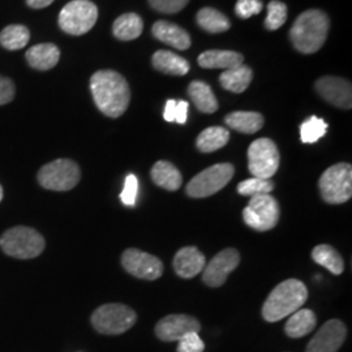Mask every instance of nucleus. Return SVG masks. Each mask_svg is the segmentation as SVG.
<instances>
[{
    "instance_id": "1",
    "label": "nucleus",
    "mask_w": 352,
    "mask_h": 352,
    "mask_svg": "<svg viewBox=\"0 0 352 352\" xmlns=\"http://www.w3.org/2000/svg\"><path fill=\"white\" fill-rule=\"evenodd\" d=\"M90 90L97 107L106 116L119 118L126 113L131 101V90L120 74L110 69L96 72L90 78Z\"/></svg>"
},
{
    "instance_id": "2",
    "label": "nucleus",
    "mask_w": 352,
    "mask_h": 352,
    "mask_svg": "<svg viewBox=\"0 0 352 352\" xmlns=\"http://www.w3.org/2000/svg\"><path fill=\"white\" fill-rule=\"evenodd\" d=\"M329 28L330 20L327 13L321 10H308L295 20L289 38L299 52L315 54L324 46Z\"/></svg>"
},
{
    "instance_id": "3",
    "label": "nucleus",
    "mask_w": 352,
    "mask_h": 352,
    "mask_svg": "<svg viewBox=\"0 0 352 352\" xmlns=\"http://www.w3.org/2000/svg\"><path fill=\"white\" fill-rule=\"evenodd\" d=\"M308 299V289L299 279H287L269 294L263 305V317L267 322H277L299 311Z\"/></svg>"
},
{
    "instance_id": "4",
    "label": "nucleus",
    "mask_w": 352,
    "mask_h": 352,
    "mask_svg": "<svg viewBox=\"0 0 352 352\" xmlns=\"http://www.w3.org/2000/svg\"><path fill=\"white\" fill-rule=\"evenodd\" d=\"M45 239L32 227L17 226L7 230L0 238V248L14 258L29 260L45 251Z\"/></svg>"
},
{
    "instance_id": "5",
    "label": "nucleus",
    "mask_w": 352,
    "mask_h": 352,
    "mask_svg": "<svg viewBox=\"0 0 352 352\" xmlns=\"http://www.w3.org/2000/svg\"><path fill=\"white\" fill-rule=\"evenodd\" d=\"M138 321L136 312L120 302L103 304L91 315V325L104 336H119L126 333Z\"/></svg>"
},
{
    "instance_id": "6",
    "label": "nucleus",
    "mask_w": 352,
    "mask_h": 352,
    "mask_svg": "<svg viewBox=\"0 0 352 352\" xmlns=\"http://www.w3.org/2000/svg\"><path fill=\"white\" fill-rule=\"evenodd\" d=\"M320 193L327 204H344L352 196V167L350 164H333L318 180Z\"/></svg>"
},
{
    "instance_id": "7",
    "label": "nucleus",
    "mask_w": 352,
    "mask_h": 352,
    "mask_svg": "<svg viewBox=\"0 0 352 352\" xmlns=\"http://www.w3.org/2000/svg\"><path fill=\"white\" fill-rule=\"evenodd\" d=\"M98 19V8L90 0H72L59 13V26L67 34L82 36L91 30Z\"/></svg>"
},
{
    "instance_id": "8",
    "label": "nucleus",
    "mask_w": 352,
    "mask_h": 352,
    "mask_svg": "<svg viewBox=\"0 0 352 352\" xmlns=\"http://www.w3.org/2000/svg\"><path fill=\"white\" fill-rule=\"evenodd\" d=\"M38 183L45 189L65 192L75 188L81 179L78 164L71 160H56L38 171Z\"/></svg>"
},
{
    "instance_id": "9",
    "label": "nucleus",
    "mask_w": 352,
    "mask_h": 352,
    "mask_svg": "<svg viewBox=\"0 0 352 352\" xmlns=\"http://www.w3.org/2000/svg\"><path fill=\"white\" fill-rule=\"evenodd\" d=\"M235 168L231 164H218L205 168L190 179L186 192L192 199H205L225 188L232 179Z\"/></svg>"
},
{
    "instance_id": "10",
    "label": "nucleus",
    "mask_w": 352,
    "mask_h": 352,
    "mask_svg": "<svg viewBox=\"0 0 352 352\" xmlns=\"http://www.w3.org/2000/svg\"><path fill=\"white\" fill-rule=\"evenodd\" d=\"M280 162L277 145L270 139L254 140L248 149V168L252 176L272 179L276 175Z\"/></svg>"
},
{
    "instance_id": "11",
    "label": "nucleus",
    "mask_w": 352,
    "mask_h": 352,
    "mask_svg": "<svg viewBox=\"0 0 352 352\" xmlns=\"http://www.w3.org/2000/svg\"><path fill=\"white\" fill-rule=\"evenodd\" d=\"M280 209L277 200L270 195H258L252 197L243 210V219L256 231H269L277 226Z\"/></svg>"
},
{
    "instance_id": "12",
    "label": "nucleus",
    "mask_w": 352,
    "mask_h": 352,
    "mask_svg": "<svg viewBox=\"0 0 352 352\" xmlns=\"http://www.w3.org/2000/svg\"><path fill=\"white\" fill-rule=\"evenodd\" d=\"M122 265L126 273L145 280H155L164 274V264L158 257L136 248L123 252Z\"/></svg>"
},
{
    "instance_id": "13",
    "label": "nucleus",
    "mask_w": 352,
    "mask_h": 352,
    "mask_svg": "<svg viewBox=\"0 0 352 352\" xmlns=\"http://www.w3.org/2000/svg\"><path fill=\"white\" fill-rule=\"evenodd\" d=\"M239 263L240 253L234 248H227L217 253L202 270L204 283L209 287H221Z\"/></svg>"
},
{
    "instance_id": "14",
    "label": "nucleus",
    "mask_w": 352,
    "mask_h": 352,
    "mask_svg": "<svg viewBox=\"0 0 352 352\" xmlns=\"http://www.w3.org/2000/svg\"><path fill=\"white\" fill-rule=\"evenodd\" d=\"M316 91L325 101L344 110L352 107L351 82L336 77V76H324L318 78L315 84Z\"/></svg>"
},
{
    "instance_id": "15",
    "label": "nucleus",
    "mask_w": 352,
    "mask_h": 352,
    "mask_svg": "<svg viewBox=\"0 0 352 352\" xmlns=\"http://www.w3.org/2000/svg\"><path fill=\"white\" fill-rule=\"evenodd\" d=\"M200 321L189 315H168L155 325V336L164 342H174L188 333H200Z\"/></svg>"
},
{
    "instance_id": "16",
    "label": "nucleus",
    "mask_w": 352,
    "mask_h": 352,
    "mask_svg": "<svg viewBox=\"0 0 352 352\" xmlns=\"http://www.w3.org/2000/svg\"><path fill=\"white\" fill-rule=\"evenodd\" d=\"M347 336L346 325L340 320L325 322L309 340L305 352H337Z\"/></svg>"
},
{
    "instance_id": "17",
    "label": "nucleus",
    "mask_w": 352,
    "mask_h": 352,
    "mask_svg": "<svg viewBox=\"0 0 352 352\" xmlns=\"http://www.w3.org/2000/svg\"><path fill=\"white\" fill-rule=\"evenodd\" d=\"M173 265L179 277L190 279L202 273L206 260L196 247H184L176 253Z\"/></svg>"
},
{
    "instance_id": "18",
    "label": "nucleus",
    "mask_w": 352,
    "mask_h": 352,
    "mask_svg": "<svg viewBox=\"0 0 352 352\" xmlns=\"http://www.w3.org/2000/svg\"><path fill=\"white\" fill-rule=\"evenodd\" d=\"M151 33L158 41L177 50H187L190 47L188 33L183 28L173 23L157 21L151 28Z\"/></svg>"
},
{
    "instance_id": "19",
    "label": "nucleus",
    "mask_w": 352,
    "mask_h": 352,
    "mask_svg": "<svg viewBox=\"0 0 352 352\" xmlns=\"http://www.w3.org/2000/svg\"><path fill=\"white\" fill-rule=\"evenodd\" d=\"M26 62L37 71L52 69L60 59V51L54 43H39L26 51Z\"/></svg>"
},
{
    "instance_id": "20",
    "label": "nucleus",
    "mask_w": 352,
    "mask_h": 352,
    "mask_svg": "<svg viewBox=\"0 0 352 352\" xmlns=\"http://www.w3.org/2000/svg\"><path fill=\"white\" fill-rule=\"evenodd\" d=\"M199 65L206 69H231L244 62V56L236 52L230 50H208L202 52L197 59Z\"/></svg>"
},
{
    "instance_id": "21",
    "label": "nucleus",
    "mask_w": 352,
    "mask_h": 352,
    "mask_svg": "<svg viewBox=\"0 0 352 352\" xmlns=\"http://www.w3.org/2000/svg\"><path fill=\"white\" fill-rule=\"evenodd\" d=\"M151 63L157 71L166 75L184 76L189 72L188 62L171 51H155Z\"/></svg>"
},
{
    "instance_id": "22",
    "label": "nucleus",
    "mask_w": 352,
    "mask_h": 352,
    "mask_svg": "<svg viewBox=\"0 0 352 352\" xmlns=\"http://www.w3.org/2000/svg\"><path fill=\"white\" fill-rule=\"evenodd\" d=\"M151 180L161 188L175 192L183 183V176L174 164L167 161H160L153 166Z\"/></svg>"
},
{
    "instance_id": "23",
    "label": "nucleus",
    "mask_w": 352,
    "mask_h": 352,
    "mask_svg": "<svg viewBox=\"0 0 352 352\" xmlns=\"http://www.w3.org/2000/svg\"><path fill=\"white\" fill-rule=\"evenodd\" d=\"M227 126L245 135H253L264 126V116L254 111H235L225 118Z\"/></svg>"
},
{
    "instance_id": "24",
    "label": "nucleus",
    "mask_w": 352,
    "mask_h": 352,
    "mask_svg": "<svg viewBox=\"0 0 352 352\" xmlns=\"http://www.w3.org/2000/svg\"><path fill=\"white\" fill-rule=\"evenodd\" d=\"M317 317L311 309H299L292 314L285 327V331L289 338H302L315 330Z\"/></svg>"
},
{
    "instance_id": "25",
    "label": "nucleus",
    "mask_w": 352,
    "mask_h": 352,
    "mask_svg": "<svg viewBox=\"0 0 352 352\" xmlns=\"http://www.w3.org/2000/svg\"><path fill=\"white\" fill-rule=\"evenodd\" d=\"M253 78V72L248 65H238L235 68L226 69L219 76V82L222 88L232 93H243L250 87Z\"/></svg>"
},
{
    "instance_id": "26",
    "label": "nucleus",
    "mask_w": 352,
    "mask_h": 352,
    "mask_svg": "<svg viewBox=\"0 0 352 352\" xmlns=\"http://www.w3.org/2000/svg\"><path fill=\"white\" fill-rule=\"evenodd\" d=\"M188 94L196 107L204 113H213L218 110V101L212 88L204 81H193L188 87Z\"/></svg>"
},
{
    "instance_id": "27",
    "label": "nucleus",
    "mask_w": 352,
    "mask_h": 352,
    "mask_svg": "<svg viewBox=\"0 0 352 352\" xmlns=\"http://www.w3.org/2000/svg\"><path fill=\"white\" fill-rule=\"evenodd\" d=\"M144 23L136 13H124L115 20L113 33L120 41H133L141 36Z\"/></svg>"
},
{
    "instance_id": "28",
    "label": "nucleus",
    "mask_w": 352,
    "mask_h": 352,
    "mask_svg": "<svg viewBox=\"0 0 352 352\" xmlns=\"http://www.w3.org/2000/svg\"><path fill=\"white\" fill-rule=\"evenodd\" d=\"M230 132L223 126H209L199 135L196 145L201 153H212L226 146Z\"/></svg>"
},
{
    "instance_id": "29",
    "label": "nucleus",
    "mask_w": 352,
    "mask_h": 352,
    "mask_svg": "<svg viewBox=\"0 0 352 352\" xmlns=\"http://www.w3.org/2000/svg\"><path fill=\"white\" fill-rule=\"evenodd\" d=\"M312 258L334 276H340L344 270V261L342 256L331 245L321 244L315 247L312 251Z\"/></svg>"
},
{
    "instance_id": "30",
    "label": "nucleus",
    "mask_w": 352,
    "mask_h": 352,
    "mask_svg": "<svg viewBox=\"0 0 352 352\" xmlns=\"http://www.w3.org/2000/svg\"><path fill=\"white\" fill-rule=\"evenodd\" d=\"M197 24L209 33H222L231 28V23L226 14L209 7L199 11Z\"/></svg>"
},
{
    "instance_id": "31",
    "label": "nucleus",
    "mask_w": 352,
    "mask_h": 352,
    "mask_svg": "<svg viewBox=\"0 0 352 352\" xmlns=\"http://www.w3.org/2000/svg\"><path fill=\"white\" fill-rule=\"evenodd\" d=\"M29 39L30 32L24 25L7 26L0 33V45L6 50H21L29 43Z\"/></svg>"
},
{
    "instance_id": "32",
    "label": "nucleus",
    "mask_w": 352,
    "mask_h": 352,
    "mask_svg": "<svg viewBox=\"0 0 352 352\" xmlns=\"http://www.w3.org/2000/svg\"><path fill=\"white\" fill-rule=\"evenodd\" d=\"M327 132V122L321 118L311 116L300 126V139L304 144H315Z\"/></svg>"
},
{
    "instance_id": "33",
    "label": "nucleus",
    "mask_w": 352,
    "mask_h": 352,
    "mask_svg": "<svg viewBox=\"0 0 352 352\" xmlns=\"http://www.w3.org/2000/svg\"><path fill=\"white\" fill-rule=\"evenodd\" d=\"M274 189V183L272 179H260L252 176L251 179L243 180L238 184V192L241 196L254 197L258 195H270Z\"/></svg>"
},
{
    "instance_id": "34",
    "label": "nucleus",
    "mask_w": 352,
    "mask_h": 352,
    "mask_svg": "<svg viewBox=\"0 0 352 352\" xmlns=\"http://www.w3.org/2000/svg\"><path fill=\"white\" fill-rule=\"evenodd\" d=\"M287 20V6L279 0H272L267 4V16L265 28L267 30H277Z\"/></svg>"
},
{
    "instance_id": "35",
    "label": "nucleus",
    "mask_w": 352,
    "mask_h": 352,
    "mask_svg": "<svg viewBox=\"0 0 352 352\" xmlns=\"http://www.w3.org/2000/svg\"><path fill=\"white\" fill-rule=\"evenodd\" d=\"M188 102L168 100L164 106V118L166 122H175L179 124H186L188 119Z\"/></svg>"
},
{
    "instance_id": "36",
    "label": "nucleus",
    "mask_w": 352,
    "mask_h": 352,
    "mask_svg": "<svg viewBox=\"0 0 352 352\" xmlns=\"http://www.w3.org/2000/svg\"><path fill=\"white\" fill-rule=\"evenodd\" d=\"M139 193V179L133 174H129L126 177L124 188L120 193V200L126 206H135Z\"/></svg>"
},
{
    "instance_id": "37",
    "label": "nucleus",
    "mask_w": 352,
    "mask_h": 352,
    "mask_svg": "<svg viewBox=\"0 0 352 352\" xmlns=\"http://www.w3.org/2000/svg\"><path fill=\"white\" fill-rule=\"evenodd\" d=\"M177 342V352H204L205 350V344L199 333H188Z\"/></svg>"
},
{
    "instance_id": "38",
    "label": "nucleus",
    "mask_w": 352,
    "mask_h": 352,
    "mask_svg": "<svg viewBox=\"0 0 352 352\" xmlns=\"http://www.w3.org/2000/svg\"><path fill=\"white\" fill-rule=\"evenodd\" d=\"M261 0H238L235 6V12L240 19H250L253 14H258L263 11Z\"/></svg>"
},
{
    "instance_id": "39",
    "label": "nucleus",
    "mask_w": 352,
    "mask_h": 352,
    "mask_svg": "<svg viewBox=\"0 0 352 352\" xmlns=\"http://www.w3.org/2000/svg\"><path fill=\"white\" fill-rule=\"evenodd\" d=\"M189 0H149L151 7L161 13L180 12Z\"/></svg>"
},
{
    "instance_id": "40",
    "label": "nucleus",
    "mask_w": 352,
    "mask_h": 352,
    "mask_svg": "<svg viewBox=\"0 0 352 352\" xmlns=\"http://www.w3.org/2000/svg\"><path fill=\"white\" fill-rule=\"evenodd\" d=\"M14 93H16V89L12 80L4 76H0V106L12 101L14 98Z\"/></svg>"
},
{
    "instance_id": "41",
    "label": "nucleus",
    "mask_w": 352,
    "mask_h": 352,
    "mask_svg": "<svg viewBox=\"0 0 352 352\" xmlns=\"http://www.w3.org/2000/svg\"><path fill=\"white\" fill-rule=\"evenodd\" d=\"M54 3V0H26V4L33 10H42L49 7Z\"/></svg>"
},
{
    "instance_id": "42",
    "label": "nucleus",
    "mask_w": 352,
    "mask_h": 352,
    "mask_svg": "<svg viewBox=\"0 0 352 352\" xmlns=\"http://www.w3.org/2000/svg\"><path fill=\"white\" fill-rule=\"evenodd\" d=\"M3 200V188H1V186H0V201Z\"/></svg>"
}]
</instances>
